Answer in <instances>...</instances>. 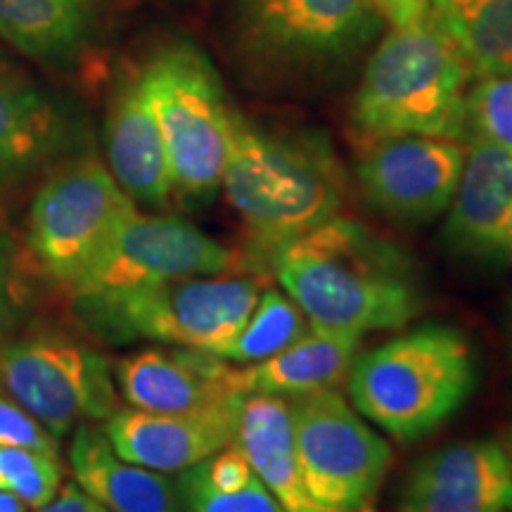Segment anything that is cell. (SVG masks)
<instances>
[{
	"label": "cell",
	"instance_id": "d6986e66",
	"mask_svg": "<svg viewBox=\"0 0 512 512\" xmlns=\"http://www.w3.org/2000/svg\"><path fill=\"white\" fill-rule=\"evenodd\" d=\"M233 444L287 512H328L306 489L294 441L292 406L285 396L247 394Z\"/></svg>",
	"mask_w": 512,
	"mask_h": 512
},
{
	"label": "cell",
	"instance_id": "9c48e42d",
	"mask_svg": "<svg viewBox=\"0 0 512 512\" xmlns=\"http://www.w3.org/2000/svg\"><path fill=\"white\" fill-rule=\"evenodd\" d=\"M306 489L328 512H370L392 448L335 389L290 401Z\"/></svg>",
	"mask_w": 512,
	"mask_h": 512
},
{
	"label": "cell",
	"instance_id": "4316f807",
	"mask_svg": "<svg viewBox=\"0 0 512 512\" xmlns=\"http://www.w3.org/2000/svg\"><path fill=\"white\" fill-rule=\"evenodd\" d=\"M479 136L512 152V74L486 76L467 91V138Z\"/></svg>",
	"mask_w": 512,
	"mask_h": 512
},
{
	"label": "cell",
	"instance_id": "83f0119b",
	"mask_svg": "<svg viewBox=\"0 0 512 512\" xmlns=\"http://www.w3.org/2000/svg\"><path fill=\"white\" fill-rule=\"evenodd\" d=\"M0 446L31 448V451L60 456V441L19 403L0 396Z\"/></svg>",
	"mask_w": 512,
	"mask_h": 512
},
{
	"label": "cell",
	"instance_id": "5bb4252c",
	"mask_svg": "<svg viewBox=\"0 0 512 512\" xmlns=\"http://www.w3.org/2000/svg\"><path fill=\"white\" fill-rule=\"evenodd\" d=\"M399 512H512V463L494 439L456 441L408 472Z\"/></svg>",
	"mask_w": 512,
	"mask_h": 512
},
{
	"label": "cell",
	"instance_id": "277c9868",
	"mask_svg": "<svg viewBox=\"0 0 512 512\" xmlns=\"http://www.w3.org/2000/svg\"><path fill=\"white\" fill-rule=\"evenodd\" d=\"M477 387V358L463 330L420 325L356 356L349 396L356 411L399 441L432 434Z\"/></svg>",
	"mask_w": 512,
	"mask_h": 512
},
{
	"label": "cell",
	"instance_id": "836d02e7",
	"mask_svg": "<svg viewBox=\"0 0 512 512\" xmlns=\"http://www.w3.org/2000/svg\"><path fill=\"white\" fill-rule=\"evenodd\" d=\"M508 456H510V463H512V427L508 432Z\"/></svg>",
	"mask_w": 512,
	"mask_h": 512
},
{
	"label": "cell",
	"instance_id": "7a4b0ae2",
	"mask_svg": "<svg viewBox=\"0 0 512 512\" xmlns=\"http://www.w3.org/2000/svg\"><path fill=\"white\" fill-rule=\"evenodd\" d=\"M223 188L264 264L285 242L339 216L344 176L316 138L261 131L235 114Z\"/></svg>",
	"mask_w": 512,
	"mask_h": 512
},
{
	"label": "cell",
	"instance_id": "d6a6232c",
	"mask_svg": "<svg viewBox=\"0 0 512 512\" xmlns=\"http://www.w3.org/2000/svg\"><path fill=\"white\" fill-rule=\"evenodd\" d=\"M501 256H510L512 259V214H510V219H508V223H505V228H503V235H501Z\"/></svg>",
	"mask_w": 512,
	"mask_h": 512
},
{
	"label": "cell",
	"instance_id": "f546056e",
	"mask_svg": "<svg viewBox=\"0 0 512 512\" xmlns=\"http://www.w3.org/2000/svg\"><path fill=\"white\" fill-rule=\"evenodd\" d=\"M432 0H373L380 15L392 22V27H415L430 19Z\"/></svg>",
	"mask_w": 512,
	"mask_h": 512
},
{
	"label": "cell",
	"instance_id": "f1b7e54d",
	"mask_svg": "<svg viewBox=\"0 0 512 512\" xmlns=\"http://www.w3.org/2000/svg\"><path fill=\"white\" fill-rule=\"evenodd\" d=\"M15 261V245H12L8 230L0 223V337L15 330L24 309Z\"/></svg>",
	"mask_w": 512,
	"mask_h": 512
},
{
	"label": "cell",
	"instance_id": "484cf974",
	"mask_svg": "<svg viewBox=\"0 0 512 512\" xmlns=\"http://www.w3.org/2000/svg\"><path fill=\"white\" fill-rule=\"evenodd\" d=\"M178 489L185 512H287L256 475L233 486H216L192 465L183 470Z\"/></svg>",
	"mask_w": 512,
	"mask_h": 512
},
{
	"label": "cell",
	"instance_id": "ba28073f",
	"mask_svg": "<svg viewBox=\"0 0 512 512\" xmlns=\"http://www.w3.org/2000/svg\"><path fill=\"white\" fill-rule=\"evenodd\" d=\"M0 384L57 439L119 411L112 363L64 332L36 330L5 342Z\"/></svg>",
	"mask_w": 512,
	"mask_h": 512
},
{
	"label": "cell",
	"instance_id": "6da1fadb",
	"mask_svg": "<svg viewBox=\"0 0 512 512\" xmlns=\"http://www.w3.org/2000/svg\"><path fill=\"white\" fill-rule=\"evenodd\" d=\"M266 264L311 328L361 337L403 328L425 306V285L413 256L342 216L285 242Z\"/></svg>",
	"mask_w": 512,
	"mask_h": 512
},
{
	"label": "cell",
	"instance_id": "4dcf8cb0",
	"mask_svg": "<svg viewBox=\"0 0 512 512\" xmlns=\"http://www.w3.org/2000/svg\"><path fill=\"white\" fill-rule=\"evenodd\" d=\"M34 512H110L105 505H100L93 496H88L76 482L62 484L57 496L43 508Z\"/></svg>",
	"mask_w": 512,
	"mask_h": 512
},
{
	"label": "cell",
	"instance_id": "5b68a950",
	"mask_svg": "<svg viewBox=\"0 0 512 512\" xmlns=\"http://www.w3.org/2000/svg\"><path fill=\"white\" fill-rule=\"evenodd\" d=\"M240 273L245 271L81 294L72 297V309L83 328L102 342L150 339L221 356L266 287L256 275Z\"/></svg>",
	"mask_w": 512,
	"mask_h": 512
},
{
	"label": "cell",
	"instance_id": "52a82bcc",
	"mask_svg": "<svg viewBox=\"0 0 512 512\" xmlns=\"http://www.w3.org/2000/svg\"><path fill=\"white\" fill-rule=\"evenodd\" d=\"M136 202L117 178L91 155L57 164L29 209V252L43 273L72 290L110 245Z\"/></svg>",
	"mask_w": 512,
	"mask_h": 512
},
{
	"label": "cell",
	"instance_id": "ffe728a7",
	"mask_svg": "<svg viewBox=\"0 0 512 512\" xmlns=\"http://www.w3.org/2000/svg\"><path fill=\"white\" fill-rule=\"evenodd\" d=\"M76 484L110 512H183L164 472L119 458L105 432L83 422L69 448Z\"/></svg>",
	"mask_w": 512,
	"mask_h": 512
},
{
	"label": "cell",
	"instance_id": "3957f363",
	"mask_svg": "<svg viewBox=\"0 0 512 512\" xmlns=\"http://www.w3.org/2000/svg\"><path fill=\"white\" fill-rule=\"evenodd\" d=\"M470 81V64L432 19L415 27H392L370 57L351 119L366 140H463Z\"/></svg>",
	"mask_w": 512,
	"mask_h": 512
},
{
	"label": "cell",
	"instance_id": "603a6c76",
	"mask_svg": "<svg viewBox=\"0 0 512 512\" xmlns=\"http://www.w3.org/2000/svg\"><path fill=\"white\" fill-rule=\"evenodd\" d=\"M430 19L456 43L472 76L512 74V0H432Z\"/></svg>",
	"mask_w": 512,
	"mask_h": 512
},
{
	"label": "cell",
	"instance_id": "1f68e13d",
	"mask_svg": "<svg viewBox=\"0 0 512 512\" xmlns=\"http://www.w3.org/2000/svg\"><path fill=\"white\" fill-rule=\"evenodd\" d=\"M0 512H27V505L8 491H0Z\"/></svg>",
	"mask_w": 512,
	"mask_h": 512
},
{
	"label": "cell",
	"instance_id": "e0dca14e",
	"mask_svg": "<svg viewBox=\"0 0 512 512\" xmlns=\"http://www.w3.org/2000/svg\"><path fill=\"white\" fill-rule=\"evenodd\" d=\"M107 169L133 202L166 207L174 195L162 131L138 72L114 81L105 114Z\"/></svg>",
	"mask_w": 512,
	"mask_h": 512
},
{
	"label": "cell",
	"instance_id": "8fae6325",
	"mask_svg": "<svg viewBox=\"0 0 512 512\" xmlns=\"http://www.w3.org/2000/svg\"><path fill=\"white\" fill-rule=\"evenodd\" d=\"M465 147L460 140L396 136L368 140L356 174L368 202L403 223L437 219L451 207Z\"/></svg>",
	"mask_w": 512,
	"mask_h": 512
},
{
	"label": "cell",
	"instance_id": "2e32d148",
	"mask_svg": "<svg viewBox=\"0 0 512 512\" xmlns=\"http://www.w3.org/2000/svg\"><path fill=\"white\" fill-rule=\"evenodd\" d=\"M117 387L131 408L150 413H185L245 394L238 368L207 351L150 347L133 351L114 366Z\"/></svg>",
	"mask_w": 512,
	"mask_h": 512
},
{
	"label": "cell",
	"instance_id": "ac0fdd59",
	"mask_svg": "<svg viewBox=\"0 0 512 512\" xmlns=\"http://www.w3.org/2000/svg\"><path fill=\"white\" fill-rule=\"evenodd\" d=\"M467 140L444 240L453 252L491 259L501 256V235L512 214V152L479 136Z\"/></svg>",
	"mask_w": 512,
	"mask_h": 512
},
{
	"label": "cell",
	"instance_id": "cb8c5ba5",
	"mask_svg": "<svg viewBox=\"0 0 512 512\" xmlns=\"http://www.w3.org/2000/svg\"><path fill=\"white\" fill-rule=\"evenodd\" d=\"M309 330V318L292 302V297L268 287L261 292L259 302L249 313L238 337L221 351L219 358L233 363L266 361L297 342Z\"/></svg>",
	"mask_w": 512,
	"mask_h": 512
},
{
	"label": "cell",
	"instance_id": "8992f818",
	"mask_svg": "<svg viewBox=\"0 0 512 512\" xmlns=\"http://www.w3.org/2000/svg\"><path fill=\"white\" fill-rule=\"evenodd\" d=\"M162 131L174 192L209 200L221 188L235 112L214 64L192 43L159 48L140 69Z\"/></svg>",
	"mask_w": 512,
	"mask_h": 512
},
{
	"label": "cell",
	"instance_id": "7c38bea8",
	"mask_svg": "<svg viewBox=\"0 0 512 512\" xmlns=\"http://www.w3.org/2000/svg\"><path fill=\"white\" fill-rule=\"evenodd\" d=\"M254 46L285 60L349 55L377 29L373 0H238Z\"/></svg>",
	"mask_w": 512,
	"mask_h": 512
},
{
	"label": "cell",
	"instance_id": "30bf717a",
	"mask_svg": "<svg viewBox=\"0 0 512 512\" xmlns=\"http://www.w3.org/2000/svg\"><path fill=\"white\" fill-rule=\"evenodd\" d=\"M245 268L240 252L209 238L181 216H147L136 209L69 294L81 297L162 280L238 273Z\"/></svg>",
	"mask_w": 512,
	"mask_h": 512
},
{
	"label": "cell",
	"instance_id": "7402d4cb",
	"mask_svg": "<svg viewBox=\"0 0 512 512\" xmlns=\"http://www.w3.org/2000/svg\"><path fill=\"white\" fill-rule=\"evenodd\" d=\"M98 0H0V41L38 62L74 60L93 34Z\"/></svg>",
	"mask_w": 512,
	"mask_h": 512
},
{
	"label": "cell",
	"instance_id": "d4e9b609",
	"mask_svg": "<svg viewBox=\"0 0 512 512\" xmlns=\"http://www.w3.org/2000/svg\"><path fill=\"white\" fill-rule=\"evenodd\" d=\"M62 489L60 456L31 448L0 446V491L17 496L27 508H43Z\"/></svg>",
	"mask_w": 512,
	"mask_h": 512
},
{
	"label": "cell",
	"instance_id": "9a60e30c",
	"mask_svg": "<svg viewBox=\"0 0 512 512\" xmlns=\"http://www.w3.org/2000/svg\"><path fill=\"white\" fill-rule=\"evenodd\" d=\"M81 121L67 102L24 76L0 72V185L22 183L76 157Z\"/></svg>",
	"mask_w": 512,
	"mask_h": 512
},
{
	"label": "cell",
	"instance_id": "4fadbf2b",
	"mask_svg": "<svg viewBox=\"0 0 512 512\" xmlns=\"http://www.w3.org/2000/svg\"><path fill=\"white\" fill-rule=\"evenodd\" d=\"M230 396L214 406L185 413L119 408L105 420V437L119 458L157 472H183L233 444L242 401Z\"/></svg>",
	"mask_w": 512,
	"mask_h": 512
},
{
	"label": "cell",
	"instance_id": "44dd1931",
	"mask_svg": "<svg viewBox=\"0 0 512 512\" xmlns=\"http://www.w3.org/2000/svg\"><path fill=\"white\" fill-rule=\"evenodd\" d=\"M358 344V335L311 328L266 361L238 368V384L245 394H273L285 399L323 392L349 375Z\"/></svg>",
	"mask_w": 512,
	"mask_h": 512
}]
</instances>
